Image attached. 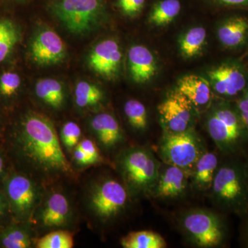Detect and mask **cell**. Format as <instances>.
Listing matches in <instances>:
<instances>
[{"mask_svg":"<svg viewBox=\"0 0 248 248\" xmlns=\"http://www.w3.org/2000/svg\"><path fill=\"white\" fill-rule=\"evenodd\" d=\"M11 146L21 172L45 186L74 175L55 125L46 116L35 112L23 116Z\"/></svg>","mask_w":248,"mask_h":248,"instance_id":"obj_1","label":"cell"},{"mask_svg":"<svg viewBox=\"0 0 248 248\" xmlns=\"http://www.w3.org/2000/svg\"><path fill=\"white\" fill-rule=\"evenodd\" d=\"M208 192L220 213L242 218L248 213V176L245 157L224 156Z\"/></svg>","mask_w":248,"mask_h":248,"instance_id":"obj_2","label":"cell"},{"mask_svg":"<svg viewBox=\"0 0 248 248\" xmlns=\"http://www.w3.org/2000/svg\"><path fill=\"white\" fill-rule=\"evenodd\" d=\"M205 128L223 156L248 155V133L234 102L219 100L212 104Z\"/></svg>","mask_w":248,"mask_h":248,"instance_id":"obj_3","label":"cell"},{"mask_svg":"<svg viewBox=\"0 0 248 248\" xmlns=\"http://www.w3.org/2000/svg\"><path fill=\"white\" fill-rule=\"evenodd\" d=\"M115 166L132 198L151 196L161 166L150 148L143 146L124 148L116 156Z\"/></svg>","mask_w":248,"mask_h":248,"instance_id":"obj_4","label":"cell"},{"mask_svg":"<svg viewBox=\"0 0 248 248\" xmlns=\"http://www.w3.org/2000/svg\"><path fill=\"white\" fill-rule=\"evenodd\" d=\"M132 199L122 181L102 177L90 183L86 189L85 208L94 221L107 226L123 216Z\"/></svg>","mask_w":248,"mask_h":248,"instance_id":"obj_5","label":"cell"},{"mask_svg":"<svg viewBox=\"0 0 248 248\" xmlns=\"http://www.w3.org/2000/svg\"><path fill=\"white\" fill-rule=\"evenodd\" d=\"M178 226L187 242L200 248H221L229 237L226 215L205 208H191L180 214Z\"/></svg>","mask_w":248,"mask_h":248,"instance_id":"obj_6","label":"cell"},{"mask_svg":"<svg viewBox=\"0 0 248 248\" xmlns=\"http://www.w3.org/2000/svg\"><path fill=\"white\" fill-rule=\"evenodd\" d=\"M2 192L9 203L13 219L31 221L47 189L45 184L22 172L5 176Z\"/></svg>","mask_w":248,"mask_h":248,"instance_id":"obj_7","label":"cell"},{"mask_svg":"<svg viewBox=\"0 0 248 248\" xmlns=\"http://www.w3.org/2000/svg\"><path fill=\"white\" fill-rule=\"evenodd\" d=\"M206 151L205 141L195 128L181 133L164 132L157 146L158 155L164 164L177 166L190 174Z\"/></svg>","mask_w":248,"mask_h":248,"instance_id":"obj_8","label":"cell"},{"mask_svg":"<svg viewBox=\"0 0 248 248\" xmlns=\"http://www.w3.org/2000/svg\"><path fill=\"white\" fill-rule=\"evenodd\" d=\"M75 220L76 210L70 197L63 191L54 189L46 190L31 222L37 234H46L57 230H68Z\"/></svg>","mask_w":248,"mask_h":248,"instance_id":"obj_9","label":"cell"},{"mask_svg":"<svg viewBox=\"0 0 248 248\" xmlns=\"http://www.w3.org/2000/svg\"><path fill=\"white\" fill-rule=\"evenodd\" d=\"M51 10L64 27L76 34L92 30L104 14L102 0H55Z\"/></svg>","mask_w":248,"mask_h":248,"instance_id":"obj_10","label":"cell"},{"mask_svg":"<svg viewBox=\"0 0 248 248\" xmlns=\"http://www.w3.org/2000/svg\"><path fill=\"white\" fill-rule=\"evenodd\" d=\"M214 94L235 102L248 87V70L239 60H228L208 73Z\"/></svg>","mask_w":248,"mask_h":248,"instance_id":"obj_11","label":"cell"},{"mask_svg":"<svg viewBox=\"0 0 248 248\" xmlns=\"http://www.w3.org/2000/svg\"><path fill=\"white\" fill-rule=\"evenodd\" d=\"M157 109L164 132L181 133L194 128L198 112L177 89L168 94Z\"/></svg>","mask_w":248,"mask_h":248,"instance_id":"obj_12","label":"cell"},{"mask_svg":"<svg viewBox=\"0 0 248 248\" xmlns=\"http://www.w3.org/2000/svg\"><path fill=\"white\" fill-rule=\"evenodd\" d=\"M90 133L102 153L115 151L125 141L123 129L117 119L108 112H99L89 122Z\"/></svg>","mask_w":248,"mask_h":248,"instance_id":"obj_13","label":"cell"},{"mask_svg":"<svg viewBox=\"0 0 248 248\" xmlns=\"http://www.w3.org/2000/svg\"><path fill=\"white\" fill-rule=\"evenodd\" d=\"M165 165L150 197L160 200L182 198L190 188V173L177 166Z\"/></svg>","mask_w":248,"mask_h":248,"instance_id":"obj_14","label":"cell"},{"mask_svg":"<svg viewBox=\"0 0 248 248\" xmlns=\"http://www.w3.org/2000/svg\"><path fill=\"white\" fill-rule=\"evenodd\" d=\"M31 54L33 61L40 66L56 64L66 58V46L56 32L45 29L34 37Z\"/></svg>","mask_w":248,"mask_h":248,"instance_id":"obj_15","label":"cell"},{"mask_svg":"<svg viewBox=\"0 0 248 248\" xmlns=\"http://www.w3.org/2000/svg\"><path fill=\"white\" fill-rule=\"evenodd\" d=\"M122 53L115 40L108 39L98 43L89 55V64L99 76L110 79L118 73Z\"/></svg>","mask_w":248,"mask_h":248,"instance_id":"obj_16","label":"cell"},{"mask_svg":"<svg viewBox=\"0 0 248 248\" xmlns=\"http://www.w3.org/2000/svg\"><path fill=\"white\" fill-rule=\"evenodd\" d=\"M217 37L227 50L238 51L248 46V16L233 14L221 19L217 29Z\"/></svg>","mask_w":248,"mask_h":248,"instance_id":"obj_17","label":"cell"},{"mask_svg":"<svg viewBox=\"0 0 248 248\" xmlns=\"http://www.w3.org/2000/svg\"><path fill=\"white\" fill-rule=\"evenodd\" d=\"M177 90L187 98L198 113L208 110L214 102L215 94L210 81L197 75L181 78Z\"/></svg>","mask_w":248,"mask_h":248,"instance_id":"obj_18","label":"cell"},{"mask_svg":"<svg viewBox=\"0 0 248 248\" xmlns=\"http://www.w3.org/2000/svg\"><path fill=\"white\" fill-rule=\"evenodd\" d=\"M221 160L218 155L207 150L201 155L190 174L191 190L198 193H208Z\"/></svg>","mask_w":248,"mask_h":248,"instance_id":"obj_19","label":"cell"},{"mask_svg":"<svg viewBox=\"0 0 248 248\" xmlns=\"http://www.w3.org/2000/svg\"><path fill=\"white\" fill-rule=\"evenodd\" d=\"M130 76L138 84L151 81L156 74V62L151 50L144 46L135 45L128 50Z\"/></svg>","mask_w":248,"mask_h":248,"instance_id":"obj_20","label":"cell"},{"mask_svg":"<svg viewBox=\"0 0 248 248\" xmlns=\"http://www.w3.org/2000/svg\"><path fill=\"white\" fill-rule=\"evenodd\" d=\"M37 235L31 221L11 222L0 229V247L31 248L35 246Z\"/></svg>","mask_w":248,"mask_h":248,"instance_id":"obj_21","label":"cell"},{"mask_svg":"<svg viewBox=\"0 0 248 248\" xmlns=\"http://www.w3.org/2000/svg\"><path fill=\"white\" fill-rule=\"evenodd\" d=\"M35 93L38 100L51 110H61L66 104L64 88L58 80H39L35 84Z\"/></svg>","mask_w":248,"mask_h":248,"instance_id":"obj_22","label":"cell"},{"mask_svg":"<svg viewBox=\"0 0 248 248\" xmlns=\"http://www.w3.org/2000/svg\"><path fill=\"white\" fill-rule=\"evenodd\" d=\"M104 101V93L97 85L89 81H81L75 89V103L81 110H89L99 107Z\"/></svg>","mask_w":248,"mask_h":248,"instance_id":"obj_23","label":"cell"},{"mask_svg":"<svg viewBox=\"0 0 248 248\" xmlns=\"http://www.w3.org/2000/svg\"><path fill=\"white\" fill-rule=\"evenodd\" d=\"M124 248H165L167 247L166 240L155 232L142 231L132 232L120 240Z\"/></svg>","mask_w":248,"mask_h":248,"instance_id":"obj_24","label":"cell"},{"mask_svg":"<svg viewBox=\"0 0 248 248\" xmlns=\"http://www.w3.org/2000/svg\"><path fill=\"white\" fill-rule=\"evenodd\" d=\"M182 9L179 0H161L153 6L149 16L152 24L164 27L172 22Z\"/></svg>","mask_w":248,"mask_h":248,"instance_id":"obj_25","label":"cell"},{"mask_svg":"<svg viewBox=\"0 0 248 248\" xmlns=\"http://www.w3.org/2000/svg\"><path fill=\"white\" fill-rule=\"evenodd\" d=\"M206 37L205 28L197 27L187 31L179 42V48L183 56L186 58L197 56L205 45Z\"/></svg>","mask_w":248,"mask_h":248,"instance_id":"obj_26","label":"cell"},{"mask_svg":"<svg viewBox=\"0 0 248 248\" xmlns=\"http://www.w3.org/2000/svg\"><path fill=\"white\" fill-rule=\"evenodd\" d=\"M124 112L130 128L138 133H143L148 128V111L143 103L130 99L124 106Z\"/></svg>","mask_w":248,"mask_h":248,"instance_id":"obj_27","label":"cell"},{"mask_svg":"<svg viewBox=\"0 0 248 248\" xmlns=\"http://www.w3.org/2000/svg\"><path fill=\"white\" fill-rule=\"evenodd\" d=\"M35 246L37 248H72L74 239L68 230H57L36 239Z\"/></svg>","mask_w":248,"mask_h":248,"instance_id":"obj_28","label":"cell"},{"mask_svg":"<svg viewBox=\"0 0 248 248\" xmlns=\"http://www.w3.org/2000/svg\"><path fill=\"white\" fill-rule=\"evenodd\" d=\"M17 40L16 26L10 21H0V63L8 58Z\"/></svg>","mask_w":248,"mask_h":248,"instance_id":"obj_29","label":"cell"},{"mask_svg":"<svg viewBox=\"0 0 248 248\" xmlns=\"http://www.w3.org/2000/svg\"><path fill=\"white\" fill-rule=\"evenodd\" d=\"M59 137L63 149L72 153L82 139V131L76 122L69 121L62 125Z\"/></svg>","mask_w":248,"mask_h":248,"instance_id":"obj_30","label":"cell"},{"mask_svg":"<svg viewBox=\"0 0 248 248\" xmlns=\"http://www.w3.org/2000/svg\"><path fill=\"white\" fill-rule=\"evenodd\" d=\"M22 84V80L17 73L5 72L0 76V96L11 99L17 94Z\"/></svg>","mask_w":248,"mask_h":248,"instance_id":"obj_31","label":"cell"},{"mask_svg":"<svg viewBox=\"0 0 248 248\" xmlns=\"http://www.w3.org/2000/svg\"><path fill=\"white\" fill-rule=\"evenodd\" d=\"M78 146L87 156L91 166L104 164L107 163V161L102 155V151L93 139H81Z\"/></svg>","mask_w":248,"mask_h":248,"instance_id":"obj_32","label":"cell"},{"mask_svg":"<svg viewBox=\"0 0 248 248\" xmlns=\"http://www.w3.org/2000/svg\"><path fill=\"white\" fill-rule=\"evenodd\" d=\"M146 0H117V5L122 12L129 17H134L141 13Z\"/></svg>","mask_w":248,"mask_h":248,"instance_id":"obj_33","label":"cell"},{"mask_svg":"<svg viewBox=\"0 0 248 248\" xmlns=\"http://www.w3.org/2000/svg\"><path fill=\"white\" fill-rule=\"evenodd\" d=\"M234 102L248 133V87Z\"/></svg>","mask_w":248,"mask_h":248,"instance_id":"obj_34","label":"cell"},{"mask_svg":"<svg viewBox=\"0 0 248 248\" xmlns=\"http://www.w3.org/2000/svg\"><path fill=\"white\" fill-rule=\"evenodd\" d=\"M13 219L9 203L2 191H0V229L11 223Z\"/></svg>","mask_w":248,"mask_h":248,"instance_id":"obj_35","label":"cell"},{"mask_svg":"<svg viewBox=\"0 0 248 248\" xmlns=\"http://www.w3.org/2000/svg\"><path fill=\"white\" fill-rule=\"evenodd\" d=\"M215 4L226 9L248 11V0H211Z\"/></svg>","mask_w":248,"mask_h":248,"instance_id":"obj_36","label":"cell"},{"mask_svg":"<svg viewBox=\"0 0 248 248\" xmlns=\"http://www.w3.org/2000/svg\"><path fill=\"white\" fill-rule=\"evenodd\" d=\"M71 154L73 164L76 165L77 167L79 168V169H84V168L91 166L87 156L79 146H77L72 152Z\"/></svg>","mask_w":248,"mask_h":248,"instance_id":"obj_37","label":"cell"},{"mask_svg":"<svg viewBox=\"0 0 248 248\" xmlns=\"http://www.w3.org/2000/svg\"><path fill=\"white\" fill-rule=\"evenodd\" d=\"M241 218L242 221L240 226L239 241L243 247L248 248V213Z\"/></svg>","mask_w":248,"mask_h":248,"instance_id":"obj_38","label":"cell"},{"mask_svg":"<svg viewBox=\"0 0 248 248\" xmlns=\"http://www.w3.org/2000/svg\"><path fill=\"white\" fill-rule=\"evenodd\" d=\"M6 176V161L4 155L0 151V179H4Z\"/></svg>","mask_w":248,"mask_h":248,"instance_id":"obj_39","label":"cell"},{"mask_svg":"<svg viewBox=\"0 0 248 248\" xmlns=\"http://www.w3.org/2000/svg\"><path fill=\"white\" fill-rule=\"evenodd\" d=\"M245 161H246V169H247L248 176V155L245 157Z\"/></svg>","mask_w":248,"mask_h":248,"instance_id":"obj_40","label":"cell"},{"mask_svg":"<svg viewBox=\"0 0 248 248\" xmlns=\"http://www.w3.org/2000/svg\"><path fill=\"white\" fill-rule=\"evenodd\" d=\"M247 48H248V47H247Z\"/></svg>","mask_w":248,"mask_h":248,"instance_id":"obj_41","label":"cell"},{"mask_svg":"<svg viewBox=\"0 0 248 248\" xmlns=\"http://www.w3.org/2000/svg\"><path fill=\"white\" fill-rule=\"evenodd\" d=\"M0 248H1V247H0Z\"/></svg>","mask_w":248,"mask_h":248,"instance_id":"obj_42","label":"cell"}]
</instances>
